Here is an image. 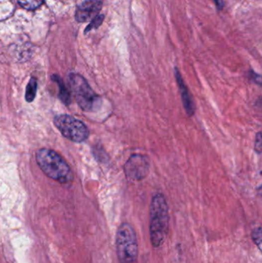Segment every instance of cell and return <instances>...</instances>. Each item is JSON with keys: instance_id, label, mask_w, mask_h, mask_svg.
<instances>
[{"instance_id": "cell-1", "label": "cell", "mask_w": 262, "mask_h": 263, "mask_svg": "<svg viewBox=\"0 0 262 263\" xmlns=\"http://www.w3.org/2000/svg\"><path fill=\"white\" fill-rule=\"evenodd\" d=\"M169 213L167 201L158 193L152 198L150 205V233L152 247L159 248L166 242L169 233Z\"/></svg>"}, {"instance_id": "cell-2", "label": "cell", "mask_w": 262, "mask_h": 263, "mask_svg": "<svg viewBox=\"0 0 262 263\" xmlns=\"http://www.w3.org/2000/svg\"><path fill=\"white\" fill-rule=\"evenodd\" d=\"M36 161L42 172L51 179L61 183H66L73 179L70 166L55 151L41 148L36 153Z\"/></svg>"}, {"instance_id": "cell-3", "label": "cell", "mask_w": 262, "mask_h": 263, "mask_svg": "<svg viewBox=\"0 0 262 263\" xmlns=\"http://www.w3.org/2000/svg\"><path fill=\"white\" fill-rule=\"evenodd\" d=\"M115 245L118 263H138L139 245L137 236L129 223H122L118 227Z\"/></svg>"}, {"instance_id": "cell-4", "label": "cell", "mask_w": 262, "mask_h": 263, "mask_svg": "<svg viewBox=\"0 0 262 263\" xmlns=\"http://www.w3.org/2000/svg\"><path fill=\"white\" fill-rule=\"evenodd\" d=\"M69 81L76 102L83 111L95 112L100 108L101 97L93 91L83 76L77 73H71L69 76Z\"/></svg>"}, {"instance_id": "cell-5", "label": "cell", "mask_w": 262, "mask_h": 263, "mask_svg": "<svg viewBox=\"0 0 262 263\" xmlns=\"http://www.w3.org/2000/svg\"><path fill=\"white\" fill-rule=\"evenodd\" d=\"M54 125L66 138L74 142H84L89 135L87 126L71 116H56Z\"/></svg>"}, {"instance_id": "cell-6", "label": "cell", "mask_w": 262, "mask_h": 263, "mask_svg": "<svg viewBox=\"0 0 262 263\" xmlns=\"http://www.w3.org/2000/svg\"><path fill=\"white\" fill-rule=\"evenodd\" d=\"M150 171V162L146 155L133 154L124 165L126 179L129 181H141L146 179Z\"/></svg>"}, {"instance_id": "cell-7", "label": "cell", "mask_w": 262, "mask_h": 263, "mask_svg": "<svg viewBox=\"0 0 262 263\" xmlns=\"http://www.w3.org/2000/svg\"><path fill=\"white\" fill-rule=\"evenodd\" d=\"M102 7V0H87L76 11V18L80 22H87L98 15Z\"/></svg>"}, {"instance_id": "cell-8", "label": "cell", "mask_w": 262, "mask_h": 263, "mask_svg": "<svg viewBox=\"0 0 262 263\" xmlns=\"http://www.w3.org/2000/svg\"><path fill=\"white\" fill-rule=\"evenodd\" d=\"M175 76L176 82H177V86L179 88L180 93H181V100H182L183 106L184 110L188 117H192L195 111L194 102H193L191 96H190L189 91L188 87L186 86L184 80L181 77L180 72L178 71L177 68H175Z\"/></svg>"}, {"instance_id": "cell-9", "label": "cell", "mask_w": 262, "mask_h": 263, "mask_svg": "<svg viewBox=\"0 0 262 263\" xmlns=\"http://www.w3.org/2000/svg\"><path fill=\"white\" fill-rule=\"evenodd\" d=\"M52 80L56 82L59 86V99L65 105L69 106L71 103V95H70V92L68 90L67 86H66L63 80L58 75H53L52 76Z\"/></svg>"}, {"instance_id": "cell-10", "label": "cell", "mask_w": 262, "mask_h": 263, "mask_svg": "<svg viewBox=\"0 0 262 263\" xmlns=\"http://www.w3.org/2000/svg\"><path fill=\"white\" fill-rule=\"evenodd\" d=\"M37 86V80L36 78H31L27 86H26V89H25V99L28 103H32L36 98Z\"/></svg>"}, {"instance_id": "cell-11", "label": "cell", "mask_w": 262, "mask_h": 263, "mask_svg": "<svg viewBox=\"0 0 262 263\" xmlns=\"http://www.w3.org/2000/svg\"><path fill=\"white\" fill-rule=\"evenodd\" d=\"M18 2L27 10H35L42 5L44 0H18Z\"/></svg>"}, {"instance_id": "cell-12", "label": "cell", "mask_w": 262, "mask_h": 263, "mask_svg": "<svg viewBox=\"0 0 262 263\" xmlns=\"http://www.w3.org/2000/svg\"><path fill=\"white\" fill-rule=\"evenodd\" d=\"M104 20V15H98L94 18V19L91 20V23L88 25V27L86 29V32H89L91 29H97L98 26L101 25V24L102 23Z\"/></svg>"}, {"instance_id": "cell-13", "label": "cell", "mask_w": 262, "mask_h": 263, "mask_svg": "<svg viewBox=\"0 0 262 263\" xmlns=\"http://www.w3.org/2000/svg\"><path fill=\"white\" fill-rule=\"evenodd\" d=\"M252 239H253L254 243H256V246L261 249V244H262V229L261 227L254 230L253 233H252Z\"/></svg>"}, {"instance_id": "cell-14", "label": "cell", "mask_w": 262, "mask_h": 263, "mask_svg": "<svg viewBox=\"0 0 262 263\" xmlns=\"http://www.w3.org/2000/svg\"><path fill=\"white\" fill-rule=\"evenodd\" d=\"M255 150L257 153L262 152V132H258L256 136V143H255Z\"/></svg>"}, {"instance_id": "cell-15", "label": "cell", "mask_w": 262, "mask_h": 263, "mask_svg": "<svg viewBox=\"0 0 262 263\" xmlns=\"http://www.w3.org/2000/svg\"><path fill=\"white\" fill-rule=\"evenodd\" d=\"M215 2V5H216L218 9H222L224 7V0H213Z\"/></svg>"}]
</instances>
